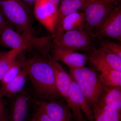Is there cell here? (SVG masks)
Here are the masks:
<instances>
[{
	"label": "cell",
	"mask_w": 121,
	"mask_h": 121,
	"mask_svg": "<svg viewBox=\"0 0 121 121\" xmlns=\"http://www.w3.org/2000/svg\"><path fill=\"white\" fill-rule=\"evenodd\" d=\"M48 58L36 55L25 62L35 95L45 100L63 98L56 88L53 68Z\"/></svg>",
	"instance_id": "obj_1"
},
{
	"label": "cell",
	"mask_w": 121,
	"mask_h": 121,
	"mask_svg": "<svg viewBox=\"0 0 121 121\" xmlns=\"http://www.w3.org/2000/svg\"><path fill=\"white\" fill-rule=\"evenodd\" d=\"M53 37L48 35L30 38L20 35L9 24L0 32V44L12 49L33 48L42 56L48 58L50 55Z\"/></svg>",
	"instance_id": "obj_2"
},
{
	"label": "cell",
	"mask_w": 121,
	"mask_h": 121,
	"mask_svg": "<svg viewBox=\"0 0 121 121\" xmlns=\"http://www.w3.org/2000/svg\"><path fill=\"white\" fill-rule=\"evenodd\" d=\"M0 11L18 33L30 38L36 36L33 27L32 12L20 0H0Z\"/></svg>",
	"instance_id": "obj_3"
},
{
	"label": "cell",
	"mask_w": 121,
	"mask_h": 121,
	"mask_svg": "<svg viewBox=\"0 0 121 121\" xmlns=\"http://www.w3.org/2000/svg\"><path fill=\"white\" fill-rule=\"evenodd\" d=\"M70 73L92 109L97 105L105 88L97 71L84 66L70 69Z\"/></svg>",
	"instance_id": "obj_4"
},
{
	"label": "cell",
	"mask_w": 121,
	"mask_h": 121,
	"mask_svg": "<svg viewBox=\"0 0 121 121\" xmlns=\"http://www.w3.org/2000/svg\"><path fill=\"white\" fill-rule=\"evenodd\" d=\"M118 3L108 0H89L82 9L86 30L94 35L99 30Z\"/></svg>",
	"instance_id": "obj_5"
},
{
	"label": "cell",
	"mask_w": 121,
	"mask_h": 121,
	"mask_svg": "<svg viewBox=\"0 0 121 121\" xmlns=\"http://www.w3.org/2000/svg\"><path fill=\"white\" fill-rule=\"evenodd\" d=\"M94 35L86 28L64 33L57 39H53L52 45L73 51L90 52L95 48Z\"/></svg>",
	"instance_id": "obj_6"
},
{
	"label": "cell",
	"mask_w": 121,
	"mask_h": 121,
	"mask_svg": "<svg viewBox=\"0 0 121 121\" xmlns=\"http://www.w3.org/2000/svg\"><path fill=\"white\" fill-rule=\"evenodd\" d=\"M58 8L49 0H38L33 9L35 17L51 33L53 38L55 32Z\"/></svg>",
	"instance_id": "obj_7"
},
{
	"label": "cell",
	"mask_w": 121,
	"mask_h": 121,
	"mask_svg": "<svg viewBox=\"0 0 121 121\" xmlns=\"http://www.w3.org/2000/svg\"><path fill=\"white\" fill-rule=\"evenodd\" d=\"M50 55L54 60L61 62L69 69L85 66L88 62V56L64 48L52 46Z\"/></svg>",
	"instance_id": "obj_8"
},
{
	"label": "cell",
	"mask_w": 121,
	"mask_h": 121,
	"mask_svg": "<svg viewBox=\"0 0 121 121\" xmlns=\"http://www.w3.org/2000/svg\"><path fill=\"white\" fill-rule=\"evenodd\" d=\"M96 39L108 37L121 41V8L118 5L94 35Z\"/></svg>",
	"instance_id": "obj_9"
},
{
	"label": "cell",
	"mask_w": 121,
	"mask_h": 121,
	"mask_svg": "<svg viewBox=\"0 0 121 121\" xmlns=\"http://www.w3.org/2000/svg\"><path fill=\"white\" fill-rule=\"evenodd\" d=\"M88 56V61L96 70L110 67L121 71V58L105 48H95Z\"/></svg>",
	"instance_id": "obj_10"
},
{
	"label": "cell",
	"mask_w": 121,
	"mask_h": 121,
	"mask_svg": "<svg viewBox=\"0 0 121 121\" xmlns=\"http://www.w3.org/2000/svg\"><path fill=\"white\" fill-rule=\"evenodd\" d=\"M52 121H70L73 118L71 110L63 98L54 100L37 101Z\"/></svg>",
	"instance_id": "obj_11"
},
{
	"label": "cell",
	"mask_w": 121,
	"mask_h": 121,
	"mask_svg": "<svg viewBox=\"0 0 121 121\" xmlns=\"http://www.w3.org/2000/svg\"><path fill=\"white\" fill-rule=\"evenodd\" d=\"M48 59L54 70L56 88L69 107L71 104L69 98V90L72 80L70 75L65 71L59 62L54 60L51 55Z\"/></svg>",
	"instance_id": "obj_12"
},
{
	"label": "cell",
	"mask_w": 121,
	"mask_h": 121,
	"mask_svg": "<svg viewBox=\"0 0 121 121\" xmlns=\"http://www.w3.org/2000/svg\"><path fill=\"white\" fill-rule=\"evenodd\" d=\"M11 106L10 121H26L31 98L28 93L22 91L15 96Z\"/></svg>",
	"instance_id": "obj_13"
},
{
	"label": "cell",
	"mask_w": 121,
	"mask_h": 121,
	"mask_svg": "<svg viewBox=\"0 0 121 121\" xmlns=\"http://www.w3.org/2000/svg\"><path fill=\"white\" fill-rule=\"evenodd\" d=\"M69 98L74 110H80L89 121H94L93 110L75 82L72 78Z\"/></svg>",
	"instance_id": "obj_14"
},
{
	"label": "cell",
	"mask_w": 121,
	"mask_h": 121,
	"mask_svg": "<svg viewBox=\"0 0 121 121\" xmlns=\"http://www.w3.org/2000/svg\"><path fill=\"white\" fill-rule=\"evenodd\" d=\"M28 77L27 70L24 62L20 71L14 78L6 84H1V95L3 97H14L23 90Z\"/></svg>",
	"instance_id": "obj_15"
},
{
	"label": "cell",
	"mask_w": 121,
	"mask_h": 121,
	"mask_svg": "<svg viewBox=\"0 0 121 121\" xmlns=\"http://www.w3.org/2000/svg\"><path fill=\"white\" fill-rule=\"evenodd\" d=\"M85 19L82 11H78L66 17L56 30L53 39H57L65 32L85 28Z\"/></svg>",
	"instance_id": "obj_16"
},
{
	"label": "cell",
	"mask_w": 121,
	"mask_h": 121,
	"mask_svg": "<svg viewBox=\"0 0 121 121\" xmlns=\"http://www.w3.org/2000/svg\"><path fill=\"white\" fill-rule=\"evenodd\" d=\"M89 0H61L57 9L55 31L68 15L82 10Z\"/></svg>",
	"instance_id": "obj_17"
},
{
	"label": "cell",
	"mask_w": 121,
	"mask_h": 121,
	"mask_svg": "<svg viewBox=\"0 0 121 121\" xmlns=\"http://www.w3.org/2000/svg\"><path fill=\"white\" fill-rule=\"evenodd\" d=\"M99 102L121 113V87H105Z\"/></svg>",
	"instance_id": "obj_18"
},
{
	"label": "cell",
	"mask_w": 121,
	"mask_h": 121,
	"mask_svg": "<svg viewBox=\"0 0 121 121\" xmlns=\"http://www.w3.org/2000/svg\"><path fill=\"white\" fill-rule=\"evenodd\" d=\"M99 72V79L105 87H121V71L107 68Z\"/></svg>",
	"instance_id": "obj_19"
},
{
	"label": "cell",
	"mask_w": 121,
	"mask_h": 121,
	"mask_svg": "<svg viewBox=\"0 0 121 121\" xmlns=\"http://www.w3.org/2000/svg\"><path fill=\"white\" fill-rule=\"evenodd\" d=\"M24 50L21 52L13 61L1 81V84L9 82L19 73L26 60L25 54L23 53Z\"/></svg>",
	"instance_id": "obj_20"
},
{
	"label": "cell",
	"mask_w": 121,
	"mask_h": 121,
	"mask_svg": "<svg viewBox=\"0 0 121 121\" xmlns=\"http://www.w3.org/2000/svg\"><path fill=\"white\" fill-rule=\"evenodd\" d=\"M23 48L11 49L4 54L0 60V82L9 69L13 61L24 50Z\"/></svg>",
	"instance_id": "obj_21"
},
{
	"label": "cell",
	"mask_w": 121,
	"mask_h": 121,
	"mask_svg": "<svg viewBox=\"0 0 121 121\" xmlns=\"http://www.w3.org/2000/svg\"><path fill=\"white\" fill-rule=\"evenodd\" d=\"M97 106L105 121H121V113L99 102Z\"/></svg>",
	"instance_id": "obj_22"
},
{
	"label": "cell",
	"mask_w": 121,
	"mask_h": 121,
	"mask_svg": "<svg viewBox=\"0 0 121 121\" xmlns=\"http://www.w3.org/2000/svg\"><path fill=\"white\" fill-rule=\"evenodd\" d=\"M98 43L100 47L105 48L116 54L121 58V44L108 40L103 37L97 38Z\"/></svg>",
	"instance_id": "obj_23"
},
{
	"label": "cell",
	"mask_w": 121,
	"mask_h": 121,
	"mask_svg": "<svg viewBox=\"0 0 121 121\" xmlns=\"http://www.w3.org/2000/svg\"><path fill=\"white\" fill-rule=\"evenodd\" d=\"M38 105L39 108L35 114L36 121H52L45 113L43 107L41 106Z\"/></svg>",
	"instance_id": "obj_24"
},
{
	"label": "cell",
	"mask_w": 121,
	"mask_h": 121,
	"mask_svg": "<svg viewBox=\"0 0 121 121\" xmlns=\"http://www.w3.org/2000/svg\"><path fill=\"white\" fill-rule=\"evenodd\" d=\"M92 110L94 115V121H105L97 106L92 108Z\"/></svg>",
	"instance_id": "obj_25"
},
{
	"label": "cell",
	"mask_w": 121,
	"mask_h": 121,
	"mask_svg": "<svg viewBox=\"0 0 121 121\" xmlns=\"http://www.w3.org/2000/svg\"><path fill=\"white\" fill-rule=\"evenodd\" d=\"M31 12L33 11L34 6L38 0H20Z\"/></svg>",
	"instance_id": "obj_26"
},
{
	"label": "cell",
	"mask_w": 121,
	"mask_h": 121,
	"mask_svg": "<svg viewBox=\"0 0 121 121\" xmlns=\"http://www.w3.org/2000/svg\"><path fill=\"white\" fill-rule=\"evenodd\" d=\"M3 98L0 94V119L5 117V110Z\"/></svg>",
	"instance_id": "obj_27"
},
{
	"label": "cell",
	"mask_w": 121,
	"mask_h": 121,
	"mask_svg": "<svg viewBox=\"0 0 121 121\" xmlns=\"http://www.w3.org/2000/svg\"><path fill=\"white\" fill-rule=\"evenodd\" d=\"M9 24V23L5 19L1 12L0 11V32L4 26Z\"/></svg>",
	"instance_id": "obj_28"
},
{
	"label": "cell",
	"mask_w": 121,
	"mask_h": 121,
	"mask_svg": "<svg viewBox=\"0 0 121 121\" xmlns=\"http://www.w3.org/2000/svg\"><path fill=\"white\" fill-rule=\"evenodd\" d=\"M49 0L58 7V5L60 1V0Z\"/></svg>",
	"instance_id": "obj_29"
},
{
	"label": "cell",
	"mask_w": 121,
	"mask_h": 121,
	"mask_svg": "<svg viewBox=\"0 0 121 121\" xmlns=\"http://www.w3.org/2000/svg\"><path fill=\"white\" fill-rule=\"evenodd\" d=\"M0 121H10L9 119L6 118V117L3 118L2 119H0Z\"/></svg>",
	"instance_id": "obj_30"
},
{
	"label": "cell",
	"mask_w": 121,
	"mask_h": 121,
	"mask_svg": "<svg viewBox=\"0 0 121 121\" xmlns=\"http://www.w3.org/2000/svg\"><path fill=\"white\" fill-rule=\"evenodd\" d=\"M5 52H0V60L2 58V56H4V54Z\"/></svg>",
	"instance_id": "obj_31"
},
{
	"label": "cell",
	"mask_w": 121,
	"mask_h": 121,
	"mask_svg": "<svg viewBox=\"0 0 121 121\" xmlns=\"http://www.w3.org/2000/svg\"><path fill=\"white\" fill-rule=\"evenodd\" d=\"M88 121V120H87L86 118L85 117H84L83 118H82V119H80V120H79V121Z\"/></svg>",
	"instance_id": "obj_32"
},
{
	"label": "cell",
	"mask_w": 121,
	"mask_h": 121,
	"mask_svg": "<svg viewBox=\"0 0 121 121\" xmlns=\"http://www.w3.org/2000/svg\"><path fill=\"white\" fill-rule=\"evenodd\" d=\"M36 119V115L35 114V116L33 117L32 119L30 121H35Z\"/></svg>",
	"instance_id": "obj_33"
},
{
	"label": "cell",
	"mask_w": 121,
	"mask_h": 121,
	"mask_svg": "<svg viewBox=\"0 0 121 121\" xmlns=\"http://www.w3.org/2000/svg\"><path fill=\"white\" fill-rule=\"evenodd\" d=\"M110 1H112V2H115V3H118V1L119 0H108Z\"/></svg>",
	"instance_id": "obj_34"
},
{
	"label": "cell",
	"mask_w": 121,
	"mask_h": 121,
	"mask_svg": "<svg viewBox=\"0 0 121 121\" xmlns=\"http://www.w3.org/2000/svg\"><path fill=\"white\" fill-rule=\"evenodd\" d=\"M70 121H75V120H74L73 119V118H72V119H71V120Z\"/></svg>",
	"instance_id": "obj_35"
},
{
	"label": "cell",
	"mask_w": 121,
	"mask_h": 121,
	"mask_svg": "<svg viewBox=\"0 0 121 121\" xmlns=\"http://www.w3.org/2000/svg\"></svg>",
	"instance_id": "obj_36"
}]
</instances>
